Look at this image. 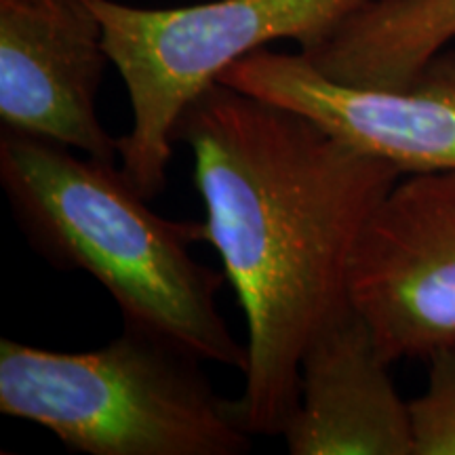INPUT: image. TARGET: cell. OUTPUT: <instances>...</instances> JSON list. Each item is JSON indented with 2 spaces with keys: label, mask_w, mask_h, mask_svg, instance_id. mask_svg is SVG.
I'll list each match as a JSON object with an SVG mask.
<instances>
[{
  "label": "cell",
  "mask_w": 455,
  "mask_h": 455,
  "mask_svg": "<svg viewBox=\"0 0 455 455\" xmlns=\"http://www.w3.org/2000/svg\"><path fill=\"white\" fill-rule=\"evenodd\" d=\"M173 144L192 152L207 241L247 321L244 426L283 436L304 352L352 306L358 241L405 173L308 114L220 81L184 108Z\"/></svg>",
  "instance_id": "6da1fadb"
},
{
  "label": "cell",
  "mask_w": 455,
  "mask_h": 455,
  "mask_svg": "<svg viewBox=\"0 0 455 455\" xmlns=\"http://www.w3.org/2000/svg\"><path fill=\"white\" fill-rule=\"evenodd\" d=\"M0 184L32 247L57 268L93 276L124 325L243 371L247 344L218 306L224 276L190 253L207 241L204 221L155 213L116 163L9 129L0 133Z\"/></svg>",
  "instance_id": "7a4b0ae2"
},
{
  "label": "cell",
  "mask_w": 455,
  "mask_h": 455,
  "mask_svg": "<svg viewBox=\"0 0 455 455\" xmlns=\"http://www.w3.org/2000/svg\"><path fill=\"white\" fill-rule=\"evenodd\" d=\"M196 356L124 325L89 352L0 341V411L43 426L89 455H241V401H228Z\"/></svg>",
  "instance_id": "3957f363"
},
{
  "label": "cell",
  "mask_w": 455,
  "mask_h": 455,
  "mask_svg": "<svg viewBox=\"0 0 455 455\" xmlns=\"http://www.w3.org/2000/svg\"><path fill=\"white\" fill-rule=\"evenodd\" d=\"M84 3L100 17L133 112L118 140L121 169L152 201L167 186L175 123L226 68L283 38L308 51L369 0H212L171 9Z\"/></svg>",
  "instance_id": "277c9868"
},
{
  "label": "cell",
  "mask_w": 455,
  "mask_h": 455,
  "mask_svg": "<svg viewBox=\"0 0 455 455\" xmlns=\"http://www.w3.org/2000/svg\"><path fill=\"white\" fill-rule=\"evenodd\" d=\"M348 293L390 365L455 346V171L390 188L358 241Z\"/></svg>",
  "instance_id": "5b68a950"
},
{
  "label": "cell",
  "mask_w": 455,
  "mask_h": 455,
  "mask_svg": "<svg viewBox=\"0 0 455 455\" xmlns=\"http://www.w3.org/2000/svg\"><path fill=\"white\" fill-rule=\"evenodd\" d=\"M220 83L304 112L361 150L403 169L455 171V53L436 55L409 89H361L316 70L301 53L259 49Z\"/></svg>",
  "instance_id": "8992f818"
},
{
  "label": "cell",
  "mask_w": 455,
  "mask_h": 455,
  "mask_svg": "<svg viewBox=\"0 0 455 455\" xmlns=\"http://www.w3.org/2000/svg\"><path fill=\"white\" fill-rule=\"evenodd\" d=\"M108 64L104 28L84 0H0L3 129L116 163L118 140L98 116Z\"/></svg>",
  "instance_id": "52a82bcc"
},
{
  "label": "cell",
  "mask_w": 455,
  "mask_h": 455,
  "mask_svg": "<svg viewBox=\"0 0 455 455\" xmlns=\"http://www.w3.org/2000/svg\"><path fill=\"white\" fill-rule=\"evenodd\" d=\"M371 329L352 308L301 358V392L283 439L291 455H413L409 403Z\"/></svg>",
  "instance_id": "ba28073f"
},
{
  "label": "cell",
  "mask_w": 455,
  "mask_h": 455,
  "mask_svg": "<svg viewBox=\"0 0 455 455\" xmlns=\"http://www.w3.org/2000/svg\"><path fill=\"white\" fill-rule=\"evenodd\" d=\"M453 38L455 0H369L299 53L341 84L403 91Z\"/></svg>",
  "instance_id": "9c48e42d"
},
{
  "label": "cell",
  "mask_w": 455,
  "mask_h": 455,
  "mask_svg": "<svg viewBox=\"0 0 455 455\" xmlns=\"http://www.w3.org/2000/svg\"><path fill=\"white\" fill-rule=\"evenodd\" d=\"M428 386L409 401L413 455H455V346L428 356Z\"/></svg>",
  "instance_id": "30bf717a"
}]
</instances>
